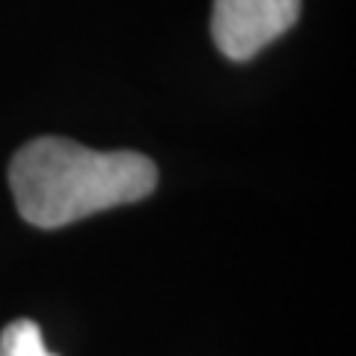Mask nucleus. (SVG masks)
Instances as JSON below:
<instances>
[{
  "label": "nucleus",
  "mask_w": 356,
  "mask_h": 356,
  "mask_svg": "<svg viewBox=\"0 0 356 356\" xmlns=\"http://www.w3.org/2000/svg\"><path fill=\"white\" fill-rule=\"evenodd\" d=\"M9 184L27 222L60 229L146 199L158 184V166L137 152H95L69 137H39L18 149Z\"/></svg>",
  "instance_id": "1"
},
{
  "label": "nucleus",
  "mask_w": 356,
  "mask_h": 356,
  "mask_svg": "<svg viewBox=\"0 0 356 356\" xmlns=\"http://www.w3.org/2000/svg\"><path fill=\"white\" fill-rule=\"evenodd\" d=\"M300 0H214L211 36L229 60H250L294 27Z\"/></svg>",
  "instance_id": "2"
},
{
  "label": "nucleus",
  "mask_w": 356,
  "mask_h": 356,
  "mask_svg": "<svg viewBox=\"0 0 356 356\" xmlns=\"http://www.w3.org/2000/svg\"><path fill=\"white\" fill-rule=\"evenodd\" d=\"M0 356H54L33 321H13L0 336Z\"/></svg>",
  "instance_id": "3"
}]
</instances>
